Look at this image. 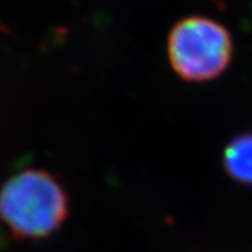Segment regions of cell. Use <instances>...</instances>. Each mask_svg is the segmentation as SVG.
Segmentation results:
<instances>
[{
    "label": "cell",
    "instance_id": "6da1fadb",
    "mask_svg": "<svg viewBox=\"0 0 252 252\" xmlns=\"http://www.w3.org/2000/svg\"><path fill=\"white\" fill-rule=\"evenodd\" d=\"M69 216V195L51 172L28 168L0 188V219L18 240H39L58 231Z\"/></svg>",
    "mask_w": 252,
    "mask_h": 252
},
{
    "label": "cell",
    "instance_id": "7a4b0ae2",
    "mask_svg": "<svg viewBox=\"0 0 252 252\" xmlns=\"http://www.w3.org/2000/svg\"><path fill=\"white\" fill-rule=\"evenodd\" d=\"M168 59L182 80L203 83L213 80L231 62V35L220 23L192 16L178 21L168 35Z\"/></svg>",
    "mask_w": 252,
    "mask_h": 252
},
{
    "label": "cell",
    "instance_id": "3957f363",
    "mask_svg": "<svg viewBox=\"0 0 252 252\" xmlns=\"http://www.w3.org/2000/svg\"><path fill=\"white\" fill-rule=\"evenodd\" d=\"M221 162L231 180L252 187V132L231 139L223 150Z\"/></svg>",
    "mask_w": 252,
    "mask_h": 252
}]
</instances>
